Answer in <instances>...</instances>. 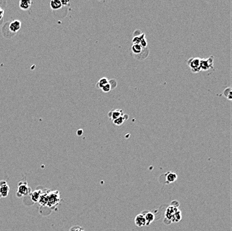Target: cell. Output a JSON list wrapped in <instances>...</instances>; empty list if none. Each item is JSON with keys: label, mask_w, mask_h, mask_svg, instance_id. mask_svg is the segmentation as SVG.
I'll use <instances>...</instances> for the list:
<instances>
[{"label": "cell", "mask_w": 232, "mask_h": 231, "mask_svg": "<svg viewBox=\"0 0 232 231\" xmlns=\"http://www.w3.org/2000/svg\"><path fill=\"white\" fill-rule=\"evenodd\" d=\"M109 84L110 85L111 89H113L116 88V87H117V83L115 79H111L109 80Z\"/></svg>", "instance_id": "21"}, {"label": "cell", "mask_w": 232, "mask_h": 231, "mask_svg": "<svg viewBox=\"0 0 232 231\" xmlns=\"http://www.w3.org/2000/svg\"><path fill=\"white\" fill-rule=\"evenodd\" d=\"M10 192V187L5 181H0V196L2 198L7 197Z\"/></svg>", "instance_id": "9"}, {"label": "cell", "mask_w": 232, "mask_h": 231, "mask_svg": "<svg viewBox=\"0 0 232 231\" xmlns=\"http://www.w3.org/2000/svg\"><path fill=\"white\" fill-rule=\"evenodd\" d=\"M214 56L212 55L207 59H201L200 61V68L201 71H208L209 69L214 70Z\"/></svg>", "instance_id": "5"}, {"label": "cell", "mask_w": 232, "mask_h": 231, "mask_svg": "<svg viewBox=\"0 0 232 231\" xmlns=\"http://www.w3.org/2000/svg\"><path fill=\"white\" fill-rule=\"evenodd\" d=\"M179 203L177 200L172 201L170 206L166 209L165 212L164 223L165 224H170L175 223L181 221L182 219V214L179 208Z\"/></svg>", "instance_id": "1"}, {"label": "cell", "mask_w": 232, "mask_h": 231, "mask_svg": "<svg viewBox=\"0 0 232 231\" xmlns=\"http://www.w3.org/2000/svg\"><path fill=\"white\" fill-rule=\"evenodd\" d=\"M33 2L31 0H21L19 2V6L22 10H28Z\"/></svg>", "instance_id": "13"}, {"label": "cell", "mask_w": 232, "mask_h": 231, "mask_svg": "<svg viewBox=\"0 0 232 231\" xmlns=\"http://www.w3.org/2000/svg\"><path fill=\"white\" fill-rule=\"evenodd\" d=\"M134 221L135 225L138 226V227H143V226H146L145 219L142 213L139 214L135 217Z\"/></svg>", "instance_id": "12"}, {"label": "cell", "mask_w": 232, "mask_h": 231, "mask_svg": "<svg viewBox=\"0 0 232 231\" xmlns=\"http://www.w3.org/2000/svg\"><path fill=\"white\" fill-rule=\"evenodd\" d=\"M59 201V193L58 191H53L48 194V202L46 206L49 207H55Z\"/></svg>", "instance_id": "6"}, {"label": "cell", "mask_w": 232, "mask_h": 231, "mask_svg": "<svg viewBox=\"0 0 232 231\" xmlns=\"http://www.w3.org/2000/svg\"><path fill=\"white\" fill-rule=\"evenodd\" d=\"M124 113L123 111L119 109H113L109 111L108 113V117L111 120L113 121L115 119H117L118 117H121L123 115Z\"/></svg>", "instance_id": "11"}, {"label": "cell", "mask_w": 232, "mask_h": 231, "mask_svg": "<svg viewBox=\"0 0 232 231\" xmlns=\"http://www.w3.org/2000/svg\"><path fill=\"white\" fill-rule=\"evenodd\" d=\"M122 116H123V117H124V120H125V121L128 120V119H129V115H128V114H123V115H122Z\"/></svg>", "instance_id": "27"}, {"label": "cell", "mask_w": 232, "mask_h": 231, "mask_svg": "<svg viewBox=\"0 0 232 231\" xmlns=\"http://www.w3.org/2000/svg\"><path fill=\"white\" fill-rule=\"evenodd\" d=\"M0 198H1V196H0Z\"/></svg>", "instance_id": "28"}, {"label": "cell", "mask_w": 232, "mask_h": 231, "mask_svg": "<svg viewBox=\"0 0 232 231\" xmlns=\"http://www.w3.org/2000/svg\"><path fill=\"white\" fill-rule=\"evenodd\" d=\"M102 90L103 92H104V93H108V92H109L111 90V86H110V85L109 84V83H107L106 85H105L104 87H102Z\"/></svg>", "instance_id": "22"}, {"label": "cell", "mask_w": 232, "mask_h": 231, "mask_svg": "<svg viewBox=\"0 0 232 231\" xmlns=\"http://www.w3.org/2000/svg\"><path fill=\"white\" fill-rule=\"evenodd\" d=\"M141 34H142V31L140 29H136L134 32V37H137V36H139Z\"/></svg>", "instance_id": "23"}, {"label": "cell", "mask_w": 232, "mask_h": 231, "mask_svg": "<svg viewBox=\"0 0 232 231\" xmlns=\"http://www.w3.org/2000/svg\"><path fill=\"white\" fill-rule=\"evenodd\" d=\"M223 95H224V97H226L227 99H229V101H231L232 99L231 88V87H227L226 89H225V90L223 91Z\"/></svg>", "instance_id": "18"}, {"label": "cell", "mask_w": 232, "mask_h": 231, "mask_svg": "<svg viewBox=\"0 0 232 231\" xmlns=\"http://www.w3.org/2000/svg\"><path fill=\"white\" fill-rule=\"evenodd\" d=\"M200 61L201 58H198V57L194 58V57H192V58L189 59L188 61H187L188 65L190 67L191 71H192L193 73H197L201 71Z\"/></svg>", "instance_id": "4"}, {"label": "cell", "mask_w": 232, "mask_h": 231, "mask_svg": "<svg viewBox=\"0 0 232 231\" xmlns=\"http://www.w3.org/2000/svg\"><path fill=\"white\" fill-rule=\"evenodd\" d=\"M113 124L117 126H119V125H121L122 124H123L124 122H125V120H124L123 116H121L119 117H118L117 119H115V120L113 121Z\"/></svg>", "instance_id": "19"}, {"label": "cell", "mask_w": 232, "mask_h": 231, "mask_svg": "<svg viewBox=\"0 0 232 231\" xmlns=\"http://www.w3.org/2000/svg\"><path fill=\"white\" fill-rule=\"evenodd\" d=\"M61 2L62 5L66 6V5H68V4L69 3H70V1H63V0H62V1H61Z\"/></svg>", "instance_id": "26"}, {"label": "cell", "mask_w": 232, "mask_h": 231, "mask_svg": "<svg viewBox=\"0 0 232 231\" xmlns=\"http://www.w3.org/2000/svg\"><path fill=\"white\" fill-rule=\"evenodd\" d=\"M145 38V34L144 33H142L141 35L139 36H137V37H134L132 39V43L133 44H136V45H140V43L141 41V40Z\"/></svg>", "instance_id": "17"}, {"label": "cell", "mask_w": 232, "mask_h": 231, "mask_svg": "<svg viewBox=\"0 0 232 231\" xmlns=\"http://www.w3.org/2000/svg\"><path fill=\"white\" fill-rule=\"evenodd\" d=\"M62 4L60 0H52L50 1V7L52 10H57L62 7Z\"/></svg>", "instance_id": "14"}, {"label": "cell", "mask_w": 232, "mask_h": 231, "mask_svg": "<svg viewBox=\"0 0 232 231\" xmlns=\"http://www.w3.org/2000/svg\"><path fill=\"white\" fill-rule=\"evenodd\" d=\"M4 16V10L3 9H2L1 7H0V21H1L3 20Z\"/></svg>", "instance_id": "24"}, {"label": "cell", "mask_w": 232, "mask_h": 231, "mask_svg": "<svg viewBox=\"0 0 232 231\" xmlns=\"http://www.w3.org/2000/svg\"><path fill=\"white\" fill-rule=\"evenodd\" d=\"M108 83H109V80L107 79L106 77H102V78H101L98 81V82H97L96 87L98 89H102V87H104L105 85H106Z\"/></svg>", "instance_id": "16"}, {"label": "cell", "mask_w": 232, "mask_h": 231, "mask_svg": "<svg viewBox=\"0 0 232 231\" xmlns=\"http://www.w3.org/2000/svg\"><path fill=\"white\" fill-rule=\"evenodd\" d=\"M42 194V192L40 191V190H37V191L31 192V194H30V195H31V199L32 200V201H33V202H39Z\"/></svg>", "instance_id": "15"}, {"label": "cell", "mask_w": 232, "mask_h": 231, "mask_svg": "<svg viewBox=\"0 0 232 231\" xmlns=\"http://www.w3.org/2000/svg\"><path fill=\"white\" fill-rule=\"evenodd\" d=\"M31 194V189L30 188L26 181H20L18 184L17 196L21 197L23 196L30 195Z\"/></svg>", "instance_id": "3"}, {"label": "cell", "mask_w": 232, "mask_h": 231, "mask_svg": "<svg viewBox=\"0 0 232 231\" xmlns=\"http://www.w3.org/2000/svg\"><path fill=\"white\" fill-rule=\"evenodd\" d=\"M69 231H85V230L80 226L75 225L74 226H72V227H71Z\"/></svg>", "instance_id": "20"}, {"label": "cell", "mask_w": 232, "mask_h": 231, "mask_svg": "<svg viewBox=\"0 0 232 231\" xmlns=\"http://www.w3.org/2000/svg\"><path fill=\"white\" fill-rule=\"evenodd\" d=\"M132 55L138 60H144L149 56V50L148 48H142L140 45L133 44L132 46Z\"/></svg>", "instance_id": "2"}, {"label": "cell", "mask_w": 232, "mask_h": 231, "mask_svg": "<svg viewBox=\"0 0 232 231\" xmlns=\"http://www.w3.org/2000/svg\"><path fill=\"white\" fill-rule=\"evenodd\" d=\"M83 130L81 129H79L77 131V136H81L83 135Z\"/></svg>", "instance_id": "25"}, {"label": "cell", "mask_w": 232, "mask_h": 231, "mask_svg": "<svg viewBox=\"0 0 232 231\" xmlns=\"http://www.w3.org/2000/svg\"><path fill=\"white\" fill-rule=\"evenodd\" d=\"M21 27V22L19 20H15L11 21L8 24V29L12 33H16L20 30Z\"/></svg>", "instance_id": "7"}, {"label": "cell", "mask_w": 232, "mask_h": 231, "mask_svg": "<svg viewBox=\"0 0 232 231\" xmlns=\"http://www.w3.org/2000/svg\"><path fill=\"white\" fill-rule=\"evenodd\" d=\"M162 177H164L165 179V183L164 184L166 185H169L170 183H173L177 179V175L176 173L172 172V171H169L165 173L164 175H162Z\"/></svg>", "instance_id": "8"}, {"label": "cell", "mask_w": 232, "mask_h": 231, "mask_svg": "<svg viewBox=\"0 0 232 231\" xmlns=\"http://www.w3.org/2000/svg\"><path fill=\"white\" fill-rule=\"evenodd\" d=\"M143 216H144L145 222H146V226L150 225L152 222L154 221L155 220V215L153 212L145 211L142 212Z\"/></svg>", "instance_id": "10"}]
</instances>
